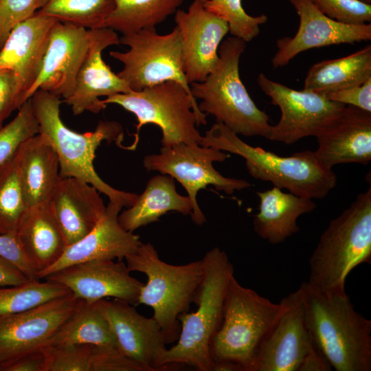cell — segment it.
Here are the masks:
<instances>
[{
    "mask_svg": "<svg viewBox=\"0 0 371 371\" xmlns=\"http://www.w3.org/2000/svg\"><path fill=\"white\" fill-rule=\"evenodd\" d=\"M211 371H243L237 363L228 360H213Z\"/></svg>",
    "mask_w": 371,
    "mask_h": 371,
    "instance_id": "cell-47",
    "label": "cell"
},
{
    "mask_svg": "<svg viewBox=\"0 0 371 371\" xmlns=\"http://www.w3.org/2000/svg\"><path fill=\"white\" fill-rule=\"evenodd\" d=\"M90 43L89 30L56 21L52 27L39 74L27 93V99L42 89L68 98Z\"/></svg>",
    "mask_w": 371,
    "mask_h": 371,
    "instance_id": "cell-15",
    "label": "cell"
},
{
    "mask_svg": "<svg viewBox=\"0 0 371 371\" xmlns=\"http://www.w3.org/2000/svg\"><path fill=\"white\" fill-rule=\"evenodd\" d=\"M184 0H115V7L104 20L108 27L122 35L155 28L175 14Z\"/></svg>",
    "mask_w": 371,
    "mask_h": 371,
    "instance_id": "cell-31",
    "label": "cell"
},
{
    "mask_svg": "<svg viewBox=\"0 0 371 371\" xmlns=\"http://www.w3.org/2000/svg\"><path fill=\"white\" fill-rule=\"evenodd\" d=\"M284 298L287 308L260 346L251 371H298L315 346L306 325L301 288Z\"/></svg>",
    "mask_w": 371,
    "mask_h": 371,
    "instance_id": "cell-18",
    "label": "cell"
},
{
    "mask_svg": "<svg viewBox=\"0 0 371 371\" xmlns=\"http://www.w3.org/2000/svg\"><path fill=\"white\" fill-rule=\"evenodd\" d=\"M40 349L45 357V371H89L91 345L59 344Z\"/></svg>",
    "mask_w": 371,
    "mask_h": 371,
    "instance_id": "cell-37",
    "label": "cell"
},
{
    "mask_svg": "<svg viewBox=\"0 0 371 371\" xmlns=\"http://www.w3.org/2000/svg\"><path fill=\"white\" fill-rule=\"evenodd\" d=\"M170 211L183 215L192 214V205L188 196L176 190L175 179L168 175L152 177L135 203L118 215V222L126 231L135 229L155 222Z\"/></svg>",
    "mask_w": 371,
    "mask_h": 371,
    "instance_id": "cell-28",
    "label": "cell"
},
{
    "mask_svg": "<svg viewBox=\"0 0 371 371\" xmlns=\"http://www.w3.org/2000/svg\"><path fill=\"white\" fill-rule=\"evenodd\" d=\"M289 1L300 17V25L294 36L277 41L278 50L271 60L274 68L287 65L295 56L310 49L371 39L370 23H343L324 14L311 0Z\"/></svg>",
    "mask_w": 371,
    "mask_h": 371,
    "instance_id": "cell-16",
    "label": "cell"
},
{
    "mask_svg": "<svg viewBox=\"0 0 371 371\" xmlns=\"http://www.w3.org/2000/svg\"><path fill=\"white\" fill-rule=\"evenodd\" d=\"M21 106L14 73L10 69H0V128L11 113Z\"/></svg>",
    "mask_w": 371,
    "mask_h": 371,
    "instance_id": "cell-41",
    "label": "cell"
},
{
    "mask_svg": "<svg viewBox=\"0 0 371 371\" xmlns=\"http://www.w3.org/2000/svg\"><path fill=\"white\" fill-rule=\"evenodd\" d=\"M115 0H48L36 13L87 30L101 28Z\"/></svg>",
    "mask_w": 371,
    "mask_h": 371,
    "instance_id": "cell-32",
    "label": "cell"
},
{
    "mask_svg": "<svg viewBox=\"0 0 371 371\" xmlns=\"http://www.w3.org/2000/svg\"><path fill=\"white\" fill-rule=\"evenodd\" d=\"M120 43L128 49L111 51L109 55L123 65L117 74L131 91L176 81L191 93L183 72L181 36L177 26L166 34L150 28L122 35Z\"/></svg>",
    "mask_w": 371,
    "mask_h": 371,
    "instance_id": "cell-10",
    "label": "cell"
},
{
    "mask_svg": "<svg viewBox=\"0 0 371 371\" xmlns=\"http://www.w3.org/2000/svg\"><path fill=\"white\" fill-rule=\"evenodd\" d=\"M359 1L368 3V4H371V0H359Z\"/></svg>",
    "mask_w": 371,
    "mask_h": 371,
    "instance_id": "cell-48",
    "label": "cell"
},
{
    "mask_svg": "<svg viewBox=\"0 0 371 371\" xmlns=\"http://www.w3.org/2000/svg\"><path fill=\"white\" fill-rule=\"evenodd\" d=\"M89 371H145L116 347L91 345Z\"/></svg>",
    "mask_w": 371,
    "mask_h": 371,
    "instance_id": "cell-40",
    "label": "cell"
},
{
    "mask_svg": "<svg viewBox=\"0 0 371 371\" xmlns=\"http://www.w3.org/2000/svg\"><path fill=\"white\" fill-rule=\"evenodd\" d=\"M45 357L41 349L27 353L3 366L0 371H45Z\"/></svg>",
    "mask_w": 371,
    "mask_h": 371,
    "instance_id": "cell-44",
    "label": "cell"
},
{
    "mask_svg": "<svg viewBox=\"0 0 371 371\" xmlns=\"http://www.w3.org/2000/svg\"><path fill=\"white\" fill-rule=\"evenodd\" d=\"M258 84L281 111L271 127L268 139L286 144L319 135L342 112L346 105L328 100L324 93L295 90L260 74Z\"/></svg>",
    "mask_w": 371,
    "mask_h": 371,
    "instance_id": "cell-12",
    "label": "cell"
},
{
    "mask_svg": "<svg viewBox=\"0 0 371 371\" xmlns=\"http://www.w3.org/2000/svg\"><path fill=\"white\" fill-rule=\"evenodd\" d=\"M0 256L14 264L30 280H38L36 271L25 256L16 233L0 234Z\"/></svg>",
    "mask_w": 371,
    "mask_h": 371,
    "instance_id": "cell-43",
    "label": "cell"
},
{
    "mask_svg": "<svg viewBox=\"0 0 371 371\" xmlns=\"http://www.w3.org/2000/svg\"><path fill=\"white\" fill-rule=\"evenodd\" d=\"M203 278L194 304L196 310L179 316L181 330L176 344L159 356L160 370L188 365L199 371H211L210 346L223 315V304L234 269L226 252L219 247L208 251L201 259Z\"/></svg>",
    "mask_w": 371,
    "mask_h": 371,
    "instance_id": "cell-3",
    "label": "cell"
},
{
    "mask_svg": "<svg viewBox=\"0 0 371 371\" xmlns=\"http://www.w3.org/2000/svg\"><path fill=\"white\" fill-rule=\"evenodd\" d=\"M131 272L122 260H97L67 267L45 279L65 286L87 302L113 297L136 306L144 283L131 276Z\"/></svg>",
    "mask_w": 371,
    "mask_h": 371,
    "instance_id": "cell-14",
    "label": "cell"
},
{
    "mask_svg": "<svg viewBox=\"0 0 371 371\" xmlns=\"http://www.w3.org/2000/svg\"><path fill=\"white\" fill-rule=\"evenodd\" d=\"M102 102L116 104L134 114L135 140L128 149H135L140 128L146 124L159 126L162 133L163 146L178 144L199 145L202 136L196 126L207 124V115L198 107L196 100L180 83L167 81L140 91L117 93L102 100Z\"/></svg>",
    "mask_w": 371,
    "mask_h": 371,
    "instance_id": "cell-9",
    "label": "cell"
},
{
    "mask_svg": "<svg viewBox=\"0 0 371 371\" xmlns=\"http://www.w3.org/2000/svg\"><path fill=\"white\" fill-rule=\"evenodd\" d=\"M315 154L328 169L343 164L371 160V112L346 105L341 114L317 137Z\"/></svg>",
    "mask_w": 371,
    "mask_h": 371,
    "instance_id": "cell-23",
    "label": "cell"
},
{
    "mask_svg": "<svg viewBox=\"0 0 371 371\" xmlns=\"http://www.w3.org/2000/svg\"><path fill=\"white\" fill-rule=\"evenodd\" d=\"M26 209L16 152L0 165V234H15Z\"/></svg>",
    "mask_w": 371,
    "mask_h": 371,
    "instance_id": "cell-34",
    "label": "cell"
},
{
    "mask_svg": "<svg viewBox=\"0 0 371 371\" xmlns=\"http://www.w3.org/2000/svg\"><path fill=\"white\" fill-rule=\"evenodd\" d=\"M207 12L225 21L232 36L245 43L258 36L260 26L268 21L265 14L253 16L242 5V0H200Z\"/></svg>",
    "mask_w": 371,
    "mask_h": 371,
    "instance_id": "cell-35",
    "label": "cell"
},
{
    "mask_svg": "<svg viewBox=\"0 0 371 371\" xmlns=\"http://www.w3.org/2000/svg\"><path fill=\"white\" fill-rule=\"evenodd\" d=\"M306 327L314 344L336 371L371 370V320L357 312L349 295L326 294L306 282Z\"/></svg>",
    "mask_w": 371,
    "mask_h": 371,
    "instance_id": "cell-2",
    "label": "cell"
},
{
    "mask_svg": "<svg viewBox=\"0 0 371 371\" xmlns=\"http://www.w3.org/2000/svg\"><path fill=\"white\" fill-rule=\"evenodd\" d=\"M199 145L243 157L252 177L269 181L297 196L322 199L337 186V175L321 164L314 151L279 156L245 143L221 122L214 123L205 131Z\"/></svg>",
    "mask_w": 371,
    "mask_h": 371,
    "instance_id": "cell-5",
    "label": "cell"
},
{
    "mask_svg": "<svg viewBox=\"0 0 371 371\" xmlns=\"http://www.w3.org/2000/svg\"><path fill=\"white\" fill-rule=\"evenodd\" d=\"M256 194L260 203L258 212L254 216V229L259 237L273 245L282 243L297 233L298 218L316 207L313 199L284 192L276 186Z\"/></svg>",
    "mask_w": 371,
    "mask_h": 371,
    "instance_id": "cell-27",
    "label": "cell"
},
{
    "mask_svg": "<svg viewBox=\"0 0 371 371\" xmlns=\"http://www.w3.org/2000/svg\"><path fill=\"white\" fill-rule=\"evenodd\" d=\"M56 21L35 13L14 25L0 48V69L14 73L22 104L28 100L27 93L39 74Z\"/></svg>",
    "mask_w": 371,
    "mask_h": 371,
    "instance_id": "cell-22",
    "label": "cell"
},
{
    "mask_svg": "<svg viewBox=\"0 0 371 371\" xmlns=\"http://www.w3.org/2000/svg\"><path fill=\"white\" fill-rule=\"evenodd\" d=\"M328 17L346 24L362 25L371 21V4L359 0H311Z\"/></svg>",
    "mask_w": 371,
    "mask_h": 371,
    "instance_id": "cell-38",
    "label": "cell"
},
{
    "mask_svg": "<svg viewBox=\"0 0 371 371\" xmlns=\"http://www.w3.org/2000/svg\"><path fill=\"white\" fill-rule=\"evenodd\" d=\"M229 157V154L218 149L181 143L163 146L159 154L146 156L144 166L148 171L170 175L183 186L192 205V219L201 225L206 218L196 200L201 189L212 185L217 190L231 194L251 186L244 179L225 177L215 170L214 161L222 162Z\"/></svg>",
    "mask_w": 371,
    "mask_h": 371,
    "instance_id": "cell-11",
    "label": "cell"
},
{
    "mask_svg": "<svg viewBox=\"0 0 371 371\" xmlns=\"http://www.w3.org/2000/svg\"><path fill=\"white\" fill-rule=\"evenodd\" d=\"M175 22L182 41L183 69L189 85L204 80L219 61L218 49L229 32L225 21L194 0L187 12L177 10Z\"/></svg>",
    "mask_w": 371,
    "mask_h": 371,
    "instance_id": "cell-17",
    "label": "cell"
},
{
    "mask_svg": "<svg viewBox=\"0 0 371 371\" xmlns=\"http://www.w3.org/2000/svg\"><path fill=\"white\" fill-rule=\"evenodd\" d=\"M100 192L75 177L61 178L49 205L67 247L89 233L103 216L106 207Z\"/></svg>",
    "mask_w": 371,
    "mask_h": 371,
    "instance_id": "cell-24",
    "label": "cell"
},
{
    "mask_svg": "<svg viewBox=\"0 0 371 371\" xmlns=\"http://www.w3.org/2000/svg\"><path fill=\"white\" fill-rule=\"evenodd\" d=\"M371 78V45L348 56L323 60L308 69L304 90L326 93L359 85Z\"/></svg>",
    "mask_w": 371,
    "mask_h": 371,
    "instance_id": "cell-29",
    "label": "cell"
},
{
    "mask_svg": "<svg viewBox=\"0 0 371 371\" xmlns=\"http://www.w3.org/2000/svg\"><path fill=\"white\" fill-rule=\"evenodd\" d=\"M30 279L14 264L0 256V286L23 284Z\"/></svg>",
    "mask_w": 371,
    "mask_h": 371,
    "instance_id": "cell-45",
    "label": "cell"
},
{
    "mask_svg": "<svg viewBox=\"0 0 371 371\" xmlns=\"http://www.w3.org/2000/svg\"><path fill=\"white\" fill-rule=\"evenodd\" d=\"M39 133L54 148L58 158L61 178L75 177L94 186L109 201L129 207L138 194L117 190L104 182L93 166L95 151L103 141L120 146L124 138L122 125L115 121H100L93 131L77 133L62 121L60 98L38 89L30 98Z\"/></svg>",
    "mask_w": 371,
    "mask_h": 371,
    "instance_id": "cell-1",
    "label": "cell"
},
{
    "mask_svg": "<svg viewBox=\"0 0 371 371\" xmlns=\"http://www.w3.org/2000/svg\"><path fill=\"white\" fill-rule=\"evenodd\" d=\"M122 207L109 201L105 212L85 236L66 247L59 259L37 273L38 280L67 267L91 260H122L135 252L142 242L139 236L125 230L118 222Z\"/></svg>",
    "mask_w": 371,
    "mask_h": 371,
    "instance_id": "cell-21",
    "label": "cell"
},
{
    "mask_svg": "<svg viewBox=\"0 0 371 371\" xmlns=\"http://www.w3.org/2000/svg\"><path fill=\"white\" fill-rule=\"evenodd\" d=\"M131 271L146 275L138 304L153 310L166 344L177 341L181 326L179 316L188 312L194 304L203 278L202 260L175 265L161 260L155 247L142 243L125 258Z\"/></svg>",
    "mask_w": 371,
    "mask_h": 371,
    "instance_id": "cell-7",
    "label": "cell"
},
{
    "mask_svg": "<svg viewBox=\"0 0 371 371\" xmlns=\"http://www.w3.org/2000/svg\"><path fill=\"white\" fill-rule=\"evenodd\" d=\"M17 157L26 207L49 203L61 179L58 155L53 146L38 133L21 146Z\"/></svg>",
    "mask_w": 371,
    "mask_h": 371,
    "instance_id": "cell-25",
    "label": "cell"
},
{
    "mask_svg": "<svg viewBox=\"0 0 371 371\" xmlns=\"http://www.w3.org/2000/svg\"><path fill=\"white\" fill-rule=\"evenodd\" d=\"M59 344H89L117 348L100 300L93 302L83 301L43 346Z\"/></svg>",
    "mask_w": 371,
    "mask_h": 371,
    "instance_id": "cell-30",
    "label": "cell"
},
{
    "mask_svg": "<svg viewBox=\"0 0 371 371\" xmlns=\"http://www.w3.org/2000/svg\"><path fill=\"white\" fill-rule=\"evenodd\" d=\"M287 308L242 286L232 277L225 297L222 319L210 346L213 360H228L243 371H251L258 352L279 318Z\"/></svg>",
    "mask_w": 371,
    "mask_h": 371,
    "instance_id": "cell-8",
    "label": "cell"
},
{
    "mask_svg": "<svg viewBox=\"0 0 371 371\" xmlns=\"http://www.w3.org/2000/svg\"><path fill=\"white\" fill-rule=\"evenodd\" d=\"M83 300L72 293L36 307L0 317V370L42 348Z\"/></svg>",
    "mask_w": 371,
    "mask_h": 371,
    "instance_id": "cell-13",
    "label": "cell"
},
{
    "mask_svg": "<svg viewBox=\"0 0 371 371\" xmlns=\"http://www.w3.org/2000/svg\"><path fill=\"white\" fill-rule=\"evenodd\" d=\"M69 293L59 283L36 279L0 289V317L27 311Z\"/></svg>",
    "mask_w": 371,
    "mask_h": 371,
    "instance_id": "cell-33",
    "label": "cell"
},
{
    "mask_svg": "<svg viewBox=\"0 0 371 371\" xmlns=\"http://www.w3.org/2000/svg\"><path fill=\"white\" fill-rule=\"evenodd\" d=\"M39 133L31 99L19 109L16 117L0 128V165L12 158L21 146Z\"/></svg>",
    "mask_w": 371,
    "mask_h": 371,
    "instance_id": "cell-36",
    "label": "cell"
},
{
    "mask_svg": "<svg viewBox=\"0 0 371 371\" xmlns=\"http://www.w3.org/2000/svg\"><path fill=\"white\" fill-rule=\"evenodd\" d=\"M117 349L145 371L160 370L157 361L167 348L161 329L152 317H146L133 305L115 300H100Z\"/></svg>",
    "mask_w": 371,
    "mask_h": 371,
    "instance_id": "cell-20",
    "label": "cell"
},
{
    "mask_svg": "<svg viewBox=\"0 0 371 371\" xmlns=\"http://www.w3.org/2000/svg\"><path fill=\"white\" fill-rule=\"evenodd\" d=\"M246 43L229 36L218 49L216 68L201 82L190 85L192 95L201 102L199 109L215 117L237 135L268 139L271 125L269 115L254 103L239 74V60Z\"/></svg>",
    "mask_w": 371,
    "mask_h": 371,
    "instance_id": "cell-6",
    "label": "cell"
},
{
    "mask_svg": "<svg viewBox=\"0 0 371 371\" xmlns=\"http://www.w3.org/2000/svg\"><path fill=\"white\" fill-rule=\"evenodd\" d=\"M16 235L36 275L56 262L67 247L49 202L27 208Z\"/></svg>",
    "mask_w": 371,
    "mask_h": 371,
    "instance_id": "cell-26",
    "label": "cell"
},
{
    "mask_svg": "<svg viewBox=\"0 0 371 371\" xmlns=\"http://www.w3.org/2000/svg\"><path fill=\"white\" fill-rule=\"evenodd\" d=\"M89 46L77 74L73 92L63 100L75 115L85 111L98 113L106 106L100 97L131 91L102 56L104 49L120 44L117 33L111 28L101 27L89 30Z\"/></svg>",
    "mask_w": 371,
    "mask_h": 371,
    "instance_id": "cell-19",
    "label": "cell"
},
{
    "mask_svg": "<svg viewBox=\"0 0 371 371\" xmlns=\"http://www.w3.org/2000/svg\"><path fill=\"white\" fill-rule=\"evenodd\" d=\"M48 0H0V48L17 23L32 16Z\"/></svg>",
    "mask_w": 371,
    "mask_h": 371,
    "instance_id": "cell-39",
    "label": "cell"
},
{
    "mask_svg": "<svg viewBox=\"0 0 371 371\" xmlns=\"http://www.w3.org/2000/svg\"><path fill=\"white\" fill-rule=\"evenodd\" d=\"M371 261V187L323 232L310 256L311 288L326 294H344L348 274Z\"/></svg>",
    "mask_w": 371,
    "mask_h": 371,
    "instance_id": "cell-4",
    "label": "cell"
},
{
    "mask_svg": "<svg viewBox=\"0 0 371 371\" xmlns=\"http://www.w3.org/2000/svg\"><path fill=\"white\" fill-rule=\"evenodd\" d=\"M331 368L327 359L315 344L304 358L298 371H329Z\"/></svg>",
    "mask_w": 371,
    "mask_h": 371,
    "instance_id": "cell-46",
    "label": "cell"
},
{
    "mask_svg": "<svg viewBox=\"0 0 371 371\" xmlns=\"http://www.w3.org/2000/svg\"><path fill=\"white\" fill-rule=\"evenodd\" d=\"M330 100L371 112V78L359 85L324 93Z\"/></svg>",
    "mask_w": 371,
    "mask_h": 371,
    "instance_id": "cell-42",
    "label": "cell"
}]
</instances>
